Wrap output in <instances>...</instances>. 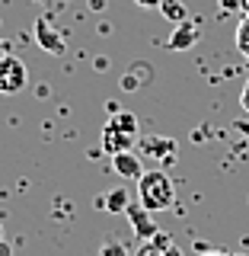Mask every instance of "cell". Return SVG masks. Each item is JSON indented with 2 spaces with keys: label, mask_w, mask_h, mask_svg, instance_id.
I'll list each match as a JSON object with an SVG mask.
<instances>
[{
  "label": "cell",
  "mask_w": 249,
  "mask_h": 256,
  "mask_svg": "<svg viewBox=\"0 0 249 256\" xmlns=\"http://www.w3.org/2000/svg\"><path fill=\"white\" fill-rule=\"evenodd\" d=\"M141 150L147 157H154L160 160V164H176V141L173 138H160V134H150V138H144L141 141Z\"/></svg>",
  "instance_id": "277c9868"
},
{
  "label": "cell",
  "mask_w": 249,
  "mask_h": 256,
  "mask_svg": "<svg viewBox=\"0 0 249 256\" xmlns=\"http://www.w3.org/2000/svg\"><path fill=\"white\" fill-rule=\"evenodd\" d=\"M112 170H115L122 180H134L138 182L144 173V164H141V157L134 154V150H122V154H112Z\"/></svg>",
  "instance_id": "8992f818"
},
{
  "label": "cell",
  "mask_w": 249,
  "mask_h": 256,
  "mask_svg": "<svg viewBox=\"0 0 249 256\" xmlns=\"http://www.w3.org/2000/svg\"><path fill=\"white\" fill-rule=\"evenodd\" d=\"M234 42H237V52H240V54H243V58L249 61V13H243V20H240Z\"/></svg>",
  "instance_id": "4fadbf2b"
},
{
  "label": "cell",
  "mask_w": 249,
  "mask_h": 256,
  "mask_svg": "<svg viewBox=\"0 0 249 256\" xmlns=\"http://www.w3.org/2000/svg\"><path fill=\"white\" fill-rule=\"evenodd\" d=\"M102 150H106V154L134 150V138H131V134H125L122 128H115L112 122H106V128H102Z\"/></svg>",
  "instance_id": "52a82bcc"
},
{
  "label": "cell",
  "mask_w": 249,
  "mask_h": 256,
  "mask_svg": "<svg viewBox=\"0 0 249 256\" xmlns=\"http://www.w3.org/2000/svg\"><path fill=\"white\" fill-rule=\"evenodd\" d=\"M35 42L42 45L48 54H64V36L54 32V26L48 20H35Z\"/></svg>",
  "instance_id": "ba28073f"
},
{
  "label": "cell",
  "mask_w": 249,
  "mask_h": 256,
  "mask_svg": "<svg viewBox=\"0 0 249 256\" xmlns=\"http://www.w3.org/2000/svg\"><path fill=\"white\" fill-rule=\"evenodd\" d=\"M128 205H131V198H128V192H125L122 186L96 198V208H106V212H112V214H125Z\"/></svg>",
  "instance_id": "30bf717a"
},
{
  "label": "cell",
  "mask_w": 249,
  "mask_h": 256,
  "mask_svg": "<svg viewBox=\"0 0 249 256\" xmlns=\"http://www.w3.org/2000/svg\"><path fill=\"white\" fill-rule=\"evenodd\" d=\"M90 6H93V10H102V6H106V0H90Z\"/></svg>",
  "instance_id": "ffe728a7"
},
{
  "label": "cell",
  "mask_w": 249,
  "mask_h": 256,
  "mask_svg": "<svg viewBox=\"0 0 249 256\" xmlns=\"http://www.w3.org/2000/svg\"><path fill=\"white\" fill-rule=\"evenodd\" d=\"M6 54H10V42H6V38H0V58H6Z\"/></svg>",
  "instance_id": "d6986e66"
},
{
  "label": "cell",
  "mask_w": 249,
  "mask_h": 256,
  "mask_svg": "<svg viewBox=\"0 0 249 256\" xmlns=\"http://www.w3.org/2000/svg\"><path fill=\"white\" fill-rule=\"evenodd\" d=\"M240 106H243L249 112V80H246V86H243V93H240Z\"/></svg>",
  "instance_id": "2e32d148"
},
{
  "label": "cell",
  "mask_w": 249,
  "mask_h": 256,
  "mask_svg": "<svg viewBox=\"0 0 249 256\" xmlns=\"http://www.w3.org/2000/svg\"><path fill=\"white\" fill-rule=\"evenodd\" d=\"M0 256H13V246L6 240H0Z\"/></svg>",
  "instance_id": "ac0fdd59"
},
{
  "label": "cell",
  "mask_w": 249,
  "mask_h": 256,
  "mask_svg": "<svg viewBox=\"0 0 249 256\" xmlns=\"http://www.w3.org/2000/svg\"><path fill=\"white\" fill-rule=\"evenodd\" d=\"M202 38V26H198L195 20H186V22H179L173 32H170V38H166V48L170 52H189L192 45Z\"/></svg>",
  "instance_id": "3957f363"
},
{
  "label": "cell",
  "mask_w": 249,
  "mask_h": 256,
  "mask_svg": "<svg viewBox=\"0 0 249 256\" xmlns=\"http://www.w3.org/2000/svg\"><path fill=\"white\" fill-rule=\"evenodd\" d=\"M205 256H224V253H205Z\"/></svg>",
  "instance_id": "44dd1931"
},
{
  "label": "cell",
  "mask_w": 249,
  "mask_h": 256,
  "mask_svg": "<svg viewBox=\"0 0 249 256\" xmlns=\"http://www.w3.org/2000/svg\"><path fill=\"white\" fill-rule=\"evenodd\" d=\"M99 256H131V253H128V246L122 240H106V244L99 246Z\"/></svg>",
  "instance_id": "5bb4252c"
},
{
  "label": "cell",
  "mask_w": 249,
  "mask_h": 256,
  "mask_svg": "<svg viewBox=\"0 0 249 256\" xmlns=\"http://www.w3.org/2000/svg\"><path fill=\"white\" fill-rule=\"evenodd\" d=\"M138 202L147 208L150 214L154 212H170L176 205V186L173 180L166 176V170H147L138 180Z\"/></svg>",
  "instance_id": "6da1fadb"
},
{
  "label": "cell",
  "mask_w": 249,
  "mask_h": 256,
  "mask_svg": "<svg viewBox=\"0 0 249 256\" xmlns=\"http://www.w3.org/2000/svg\"><path fill=\"white\" fill-rule=\"evenodd\" d=\"M134 4H138V6H154V10H160V4H163V0H134Z\"/></svg>",
  "instance_id": "e0dca14e"
},
{
  "label": "cell",
  "mask_w": 249,
  "mask_h": 256,
  "mask_svg": "<svg viewBox=\"0 0 249 256\" xmlns=\"http://www.w3.org/2000/svg\"><path fill=\"white\" fill-rule=\"evenodd\" d=\"M0 240H3V228H0Z\"/></svg>",
  "instance_id": "7402d4cb"
},
{
  "label": "cell",
  "mask_w": 249,
  "mask_h": 256,
  "mask_svg": "<svg viewBox=\"0 0 249 256\" xmlns=\"http://www.w3.org/2000/svg\"><path fill=\"white\" fill-rule=\"evenodd\" d=\"M109 122L115 125V128H122L125 134H131V138H138V116H134V112H125V109H122L118 116H112Z\"/></svg>",
  "instance_id": "7c38bea8"
},
{
  "label": "cell",
  "mask_w": 249,
  "mask_h": 256,
  "mask_svg": "<svg viewBox=\"0 0 249 256\" xmlns=\"http://www.w3.org/2000/svg\"><path fill=\"white\" fill-rule=\"evenodd\" d=\"M134 256H182V253H179V246H176L173 240L160 230V234H154L150 240H144Z\"/></svg>",
  "instance_id": "9c48e42d"
},
{
  "label": "cell",
  "mask_w": 249,
  "mask_h": 256,
  "mask_svg": "<svg viewBox=\"0 0 249 256\" xmlns=\"http://www.w3.org/2000/svg\"><path fill=\"white\" fill-rule=\"evenodd\" d=\"M125 218L131 221L134 234H138L141 240H150L154 234H160V228L154 224V218H150V212H147V208H144L141 202H138V205H128V208H125Z\"/></svg>",
  "instance_id": "5b68a950"
},
{
  "label": "cell",
  "mask_w": 249,
  "mask_h": 256,
  "mask_svg": "<svg viewBox=\"0 0 249 256\" xmlns=\"http://www.w3.org/2000/svg\"><path fill=\"white\" fill-rule=\"evenodd\" d=\"M218 6H221V13H237V10H243V0H218Z\"/></svg>",
  "instance_id": "9a60e30c"
},
{
  "label": "cell",
  "mask_w": 249,
  "mask_h": 256,
  "mask_svg": "<svg viewBox=\"0 0 249 256\" xmlns=\"http://www.w3.org/2000/svg\"><path fill=\"white\" fill-rule=\"evenodd\" d=\"M160 13H163V20L176 22V26L189 20V10H186V4H182V0H163V4H160Z\"/></svg>",
  "instance_id": "8fae6325"
},
{
  "label": "cell",
  "mask_w": 249,
  "mask_h": 256,
  "mask_svg": "<svg viewBox=\"0 0 249 256\" xmlns=\"http://www.w3.org/2000/svg\"><path fill=\"white\" fill-rule=\"evenodd\" d=\"M29 84V68L22 64V58L6 54L0 58V96H13Z\"/></svg>",
  "instance_id": "7a4b0ae2"
}]
</instances>
